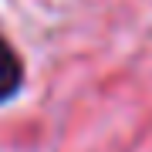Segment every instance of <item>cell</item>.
Here are the masks:
<instances>
[{
  "label": "cell",
  "instance_id": "1",
  "mask_svg": "<svg viewBox=\"0 0 152 152\" xmlns=\"http://www.w3.org/2000/svg\"><path fill=\"white\" fill-rule=\"evenodd\" d=\"M24 85V61L14 51V44L0 34V105L10 102Z\"/></svg>",
  "mask_w": 152,
  "mask_h": 152
}]
</instances>
